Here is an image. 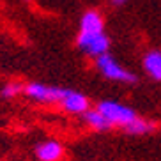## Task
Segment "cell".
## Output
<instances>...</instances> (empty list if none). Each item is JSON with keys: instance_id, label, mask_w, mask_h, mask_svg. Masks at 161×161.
<instances>
[{"instance_id": "obj_7", "label": "cell", "mask_w": 161, "mask_h": 161, "mask_svg": "<svg viewBox=\"0 0 161 161\" xmlns=\"http://www.w3.org/2000/svg\"><path fill=\"white\" fill-rule=\"evenodd\" d=\"M103 27V18H101L96 11H89L83 14L81 18V27L80 32L83 34H97V32H104Z\"/></svg>"}, {"instance_id": "obj_11", "label": "cell", "mask_w": 161, "mask_h": 161, "mask_svg": "<svg viewBox=\"0 0 161 161\" xmlns=\"http://www.w3.org/2000/svg\"><path fill=\"white\" fill-rule=\"evenodd\" d=\"M21 89H23V87L19 85V83H7V85L2 89V96H4V97H13V96H16Z\"/></svg>"}, {"instance_id": "obj_1", "label": "cell", "mask_w": 161, "mask_h": 161, "mask_svg": "<svg viewBox=\"0 0 161 161\" xmlns=\"http://www.w3.org/2000/svg\"><path fill=\"white\" fill-rule=\"evenodd\" d=\"M97 110L104 115V119L108 120L112 126H120V128H126L131 120L138 117L131 108L124 106L120 103H115V101H101L97 104Z\"/></svg>"}, {"instance_id": "obj_4", "label": "cell", "mask_w": 161, "mask_h": 161, "mask_svg": "<svg viewBox=\"0 0 161 161\" xmlns=\"http://www.w3.org/2000/svg\"><path fill=\"white\" fill-rule=\"evenodd\" d=\"M66 90L67 89L43 85V83H30V85L25 87V94L32 97L34 101H39V103H58V101H62Z\"/></svg>"}, {"instance_id": "obj_6", "label": "cell", "mask_w": 161, "mask_h": 161, "mask_svg": "<svg viewBox=\"0 0 161 161\" xmlns=\"http://www.w3.org/2000/svg\"><path fill=\"white\" fill-rule=\"evenodd\" d=\"M36 154L41 161H57L62 156V145L58 142H44L36 147Z\"/></svg>"}, {"instance_id": "obj_3", "label": "cell", "mask_w": 161, "mask_h": 161, "mask_svg": "<svg viewBox=\"0 0 161 161\" xmlns=\"http://www.w3.org/2000/svg\"><path fill=\"white\" fill-rule=\"evenodd\" d=\"M78 46L87 53V55H92V57H101L106 53L110 46V41L106 37L104 32H97V34H83L80 32L78 36Z\"/></svg>"}, {"instance_id": "obj_8", "label": "cell", "mask_w": 161, "mask_h": 161, "mask_svg": "<svg viewBox=\"0 0 161 161\" xmlns=\"http://www.w3.org/2000/svg\"><path fill=\"white\" fill-rule=\"evenodd\" d=\"M143 67L154 80H161V52L147 53L143 58Z\"/></svg>"}, {"instance_id": "obj_2", "label": "cell", "mask_w": 161, "mask_h": 161, "mask_svg": "<svg viewBox=\"0 0 161 161\" xmlns=\"http://www.w3.org/2000/svg\"><path fill=\"white\" fill-rule=\"evenodd\" d=\"M97 69L103 73V76H106L108 80H115V81H124V83H133L136 80V76L133 73L126 71L114 57L110 55H101L97 57Z\"/></svg>"}, {"instance_id": "obj_5", "label": "cell", "mask_w": 161, "mask_h": 161, "mask_svg": "<svg viewBox=\"0 0 161 161\" xmlns=\"http://www.w3.org/2000/svg\"><path fill=\"white\" fill-rule=\"evenodd\" d=\"M60 103L71 114H85L87 106H89V99H87L85 96L76 92V90H69V89L66 90V94H64Z\"/></svg>"}, {"instance_id": "obj_9", "label": "cell", "mask_w": 161, "mask_h": 161, "mask_svg": "<svg viewBox=\"0 0 161 161\" xmlns=\"http://www.w3.org/2000/svg\"><path fill=\"white\" fill-rule=\"evenodd\" d=\"M154 129H156V124L154 122L147 120V119L136 117L135 120H131V122L124 128V131L129 133V135H147V133H152Z\"/></svg>"}, {"instance_id": "obj_10", "label": "cell", "mask_w": 161, "mask_h": 161, "mask_svg": "<svg viewBox=\"0 0 161 161\" xmlns=\"http://www.w3.org/2000/svg\"><path fill=\"white\" fill-rule=\"evenodd\" d=\"M83 119H85V122L89 124L90 128L97 129V131H106V129L112 128V124L104 119V115L101 114L99 110H92V112H85L83 114Z\"/></svg>"}, {"instance_id": "obj_12", "label": "cell", "mask_w": 161, "mask_h": 161, "mask_svg": "<svg viewBox=\"0 0 161 161\" xmlns=\"http://www.w3.org/2000/svg\"><path fill=\"white\" fill-rule=\"evenodd\" d=\"M124 2H128V0H114V4H117V5L124 4Z\"/></svg>"}]
</instances>
